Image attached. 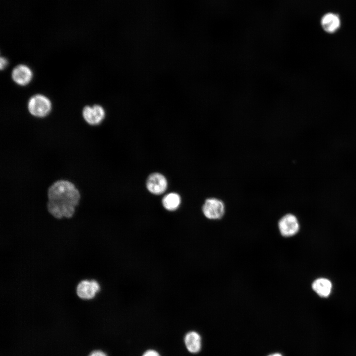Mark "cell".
<instances>
[{"label": "cell", "mask_w": 356, "mask_h": 356, "mask_svg": "<svg viewBox=\"0 0 356 356\" xmlns=\"http://www.w3.org/2000/svg\"><path fill=\"white\" fill-rule=\"evenodd\" d=\"M99 283L94 279L81 281L76 287V294L81 299L89 300L93 299L99 292Z\"/></svg>", "instance_id": "cell-4"}, {"label": "cell", "mask_w": 356, "mask_h": 356, "mask_svg": "<svg viewBox=\"0 0 356 356\" xmlns=\"http://www.w3.org/2000/svg\"><path fill=\"white\" fill-rule=\"evenodd\" d=\"M85 121L89 125L95 126L101 123L105 117V111L99 105L86 106L83 111Z\"/></svg>", "instance_id": "cell-7"}, {"label": "cell", "mask_w": 356, "mask_h": 356, "mask_svg": "<svg viewBox=\"0 0 356 356\" xmlns=\"http://www.w3.org/2000/svg\"><path fill=\"white\" fill-rule=\"evenodd\" d=\"M184 343L187 350L191 354L199 353L202 347L201 337L194 331L188 332L184 337Z\"/></svg>", "instance_id": "cell-8"}, {"label": "cell", "mask_w": 356, "mask_h": 356, "mask_svg": "<svg viewBox=\"0 0 356 356\" xmlns=\"http://www.w3.org/2000/svg\"><path fill=\"white\" fill-rule=\"evenodd\" d=\"M268 356H282L279 353H274V354H272L271 355H269Z\"/></svg>", "instance_id": "cell-16"}, {"label": "cell", "mask_w": 356, "mask_h": 356, "mask_svg": "<svg viewBox=\"0 0 356 356\" xmlns=\"http://www.w3.org/2000/svg\"><path fill=\"white\" fill-rule=\"evenodd\" d=\"M146 187L151 193L161 194L164 192L167 187V180L162 174L155 173L151 174L146 181Z\"/></svg>", "instance_id": "cell-6"}, {"label": "cell", "mask_w": 356, "mask_h": 356, "mask_svg": "<svg viewBox=\"0 0 356 356\" xmlns=\"http://www.w3.org/2000/svg\"><path fill=\"white\" fill-rule=\"evenodd\" d=\"M46 207L48 213L57 219L71 218L79 205L81 195L75 185L67 179H58L49 186Z\"/></svg>", "instance_id": "cell-1"}, {"label": "cell", "mask_w": 356, "mask_h": 356, "mask_svg": "<svg viewBox=\"0 0 356 356\" xmlns=\"http://www.w3.org/2000/svg\"><path fill=\"white\" fill-rule=\"evenodd\" d=\"M313 290L320 297H328L331 291L332 284L330 280L324 278L316 279L312 284Z\"/></svg>", "instance_id": "cell-11"}, {"label": "cell", "mask_w": 356, "mask_h": 356, "mask_svg": "<svg viewBox=\"0 0 356 356\" xmlns=\"http://www.w3.org/2000/svg\"><path fill=\"white\" fill-rule=\"evenodd\" d=\"M142 356H161L157 351L154 349H149L145 351Z\"/></svg>", "instance_id": "cell-13"}, {"label": "cell", "mask_w": 356, "mask_h": 356, "mask_svg": "<svg viewBox=\"0 0 356 356\" xmlns=\"http://www.w3.org/2000/svg\"><path fill=\"white\" fill-rule=\"evenodd\" d=\"M28 109L33 115L38 117H43L50 112L51 102L44 95H35L32 96L29 101Z\"/></svg>", "instance_id": "cell-2"}, {"label": "cell", "mask_w": 356, "mask_h": 356, "mask_svg": "<svg viewBox=\"0 0 356 356\" xmlns=\"http://www.w3.org/2000/svg\"><path fill=\"white\" fill-rule=\"evenodd\" d=\"M32 73L30 69L26 65H19L15 67L12 73L13 80L17 84L24 86L31 81Z\"/></svg>", "instance_id": "cell-9"}, {"label": "cell", "mask_w": 356, "mask_h": 356, "mask_svg": "<svg viewBox=\"0 0 356 356\" xmlns=\"http://www.w3.org/2000/svg\"><path fill=\"white\" fill-rule=\"evenodd\" d=\"M181 202L180 196L172 192L166 195L162 199L163 207L167 210L174 211L178 208Z\"/></svg>", "instance_id": "cell-12"}, {"label": "cell", "mask_w": 356, "mask_h": 356, "mask_svg": "<svg viewBox=\"0 0 356 356\" xmlns=\"http://www.w3.org/2000/svg\"><path fill=\"white\" fill-rule=\"evenodd\" d=\"M321 25L325 32L333 33L340 27L341 20L338 15L329 12L324 14L321 18Z\"/></svg>", "instance_id": "cell-10"}, {"label": "cell", "mask_w": 356, "mask_h": 356, "mask_svg": "<svg viewBox=\"0 0 356 356\" xmlns=\"http://www.w3.org/2000/svg\"><path fill=\"white\" fill-rule=\"evenodd\" d=\"M89 356H107V355L103 352L97 350L92 352Z\"/></svg>", "instance_id": "cell-14"}, {"label": "cell", "mask_w": 356, "mask_h": 356, "mask_svg": "<svg viewBox=\"0 0 356 356\" xmlns=\"http://www.w3.org/2000/svg\"><path fill=\"white\" fill-rule=\"evenodd\" d=\"M278 227L280 234L284 237L295 235L300 228L297 218L291 214H287L281 218L278 222Z\"/></svg>", "instance_id": "cell-5"}, {"label": "cell", "mask_w": 356, "mask_h": 356, "mask_svg": "<svg viewBox=\"0 0 356 356\" xmlns=\"http://www.w3.org/2000/svg\"><path fill=\"white\" fill-rule=\"evenodd\" d=\"M7 61L6 59L1 57L0 58V69L2 70L6 65Z\"/></svg>", "instance_id": "cell-15"}, {"label": "cell", "mask_w": 356, "mask_h": 356, "mask_svg": "<svg viewBox=\"0 0 356 356\" xmlns=\"http://www.w3.org/2000/svg\"><path fill=\"white\" fill-rule=\"evenodd\" d=\"M204 215L210 220L221 219L225 213V205L222 201L216 198L207 199L202 206Z\"/></svg>", "instance_id": "cell-3"}]
</instances>
